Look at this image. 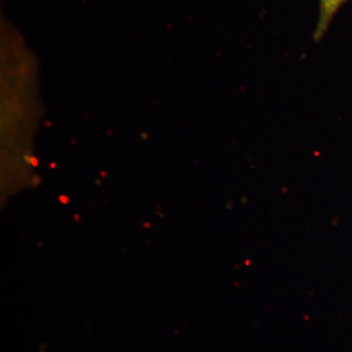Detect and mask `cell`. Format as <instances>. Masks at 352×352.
<instances>
[{
    "label": "cell",
    "mask_w": 352,
    "mask_h": 352,
    "mask_svg": "<svg viewBox=\"0 0 352 352\" xmlns=\"http://www.w3.org/2000/svg\"><path fill=\"white\" fill-rule=\"evenodd\" d=\"M347 0H319V18L315 29L314 38L315 41H320L324 34L328 31L329 25L335 17L336 14L344 6Z\"/></svg>",
    "instance_id": "obj_1"
}]
</instances>
